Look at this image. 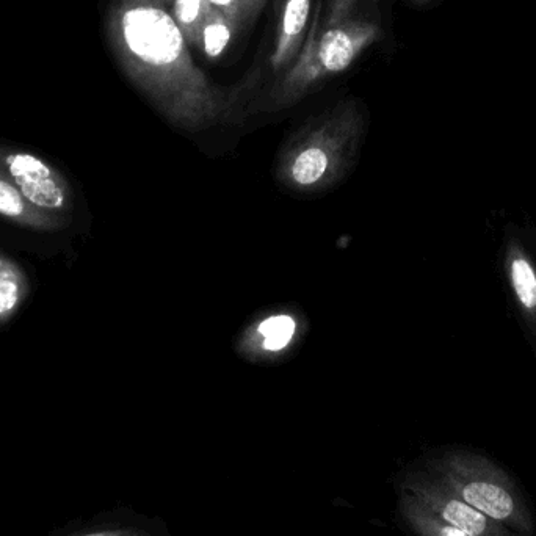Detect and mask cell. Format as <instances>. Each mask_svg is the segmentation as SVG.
I'll list each match as a JSON object with an SVG mask.
<instances>
[{
	"instance_id": "cell-12",
	"label": "cell",
	"mask_w": 536,
	"mask_h": 536,
	"mask_svg": "<svg viewBox=\"0 0 536 536\" xmlns=\"http://www.w3.org/2000/svg\"><path fill=\"white\" fill-rule=\"evenodd\" d=\"M26 295V279L21 270L7 259L0 258V320L15 314Z\"/></svg>"
},
{
	"instance_id": "cell-16",
	"label": "cell",
	"mask_w": 536,
	"mask_h": 536,
	"mask_svg": "<svg viewBox=\"0 0 536 536\" xmlns=\"http://www.w3.org/2000/svg\"><path fill=\"white\" fill-rule=\"evenodd\" d=\"M242 4V13L243 11H254L259 5L262 4V0H240Z\"/></svg>"
},
{
	"instance_id": "cell-1",
	"label": "cell",
	"mask_w": 536,
	"mask_h": 536,
	"mask_svg": "<svg viewBox=\"0 0 536 536\" xmlns=\"http://www.w3.org/2000/svg\"><path fill=\"white\" fill-rule=\"evenodd\" d=\"M126 51L149 95L174 124L198 131L229 115L232 104L196 68L181 29L165 8L138 2L121 16Z\"/></svg>"
},
{
	"instance_id": "cell-4",
	"label": "cell",
	"mask_w": 536,
	"mask_h": 536,
	"mask_svg": "<svg viewBox=\"0 0 536 536\" xmlns=\"http://www.w3.org/2000/svg\"><path fill=\"white\" fill-rule=\"evenodd\" d=\"M377 35V27L361 22L342 24L323 33L316 48L311 49L287 77L279 102L294 101L320 77L345 71Z\"/></svg>"
},
{
	"instance_id": "cell-5",
	"label": "cell",
	"mask_w": 536,
	"mask_h": 536,
	"mask_svg": "<svg viewBox=\"0 0 536 536\" xmlns=\"http://www.w3.org/2000/svg\"><path fill=\"white\" fill-rule=\"evenodd\" d=\"M402 489L413 494L442 521L449 522L450 526L457 527L468 536H522L463 502L431 475L410 477L405 480Z\"/></svg>"
},
{
	"instance_id": "cell-11",
	"label": "cell",
	"mask_w": 536,
	"mask_h": 536,
	"mask_svg": "<svg viewBox=\"0 0 536 536\" xmlns=\"http://www.w3.org/2000/svg\"><path fill=\"white\" fill-rule=\"evenodd\" d=\"M215 13L207 0H174L173 18L187 43L201 44V32Z\"/></svg>"
},
{
	"instance_id": "cell-15",
	"label": "cell",
	"mask_w": 536,
	"mask_h": 536,
	"mask_svg": "<svg viewBox=\"0 0 536 536\" xmlns=\"http://www.w3.org/2000/svg\"><path fill=\"white\" fill-rule=\"evenodd\" d=\"M214 11L225 16L229 22L236 21L242 15V4L240 0H207Z\"/></svg>"
},
{
	"instance_id": "cell-6",
	"label": "cell",
	"mask_w": 536,
	"mask_h": 536,
	"mask_svg": "<svg viewBox=\"0 0 536 536\" xmlns=\"http://www.w3.org/2000/svg\"><path fill=\"white\" fill-rule=\"evenodd\" d=\"M5 173L35 211L60 214L71 207L65 179L41 157L13 151L4 157Z\"/></svg>"
},
{
	"instance_id": "cell-13",
	"label": "cell",
	"mask_w": 536,
	"mask_h": 536,
	"mask_svg": "<svg viewBox=\"0 0 536 536\" xmlns=\"http://www.w3.org/2000/svg\"><path fill=\"white\" fill-rule=\"evenodd\" d=\"M32 211L35 209L29 206L15 182L5 174H0V217L21 223H32L35 221Z\"/></svg>"
},
{
	"instance_id": "cell-17",
	"label": "cell",
	"mask_w": 536,
	"mask_h": 536,
	"mask_svg": "<svg viewBox=\"0 0 536 536\" xmlns=\"http://www.w3.org/2000/svg\"><path fill=\"white\" fill-rule=\"evenodd\" d=\"M345 2L348 0H337L336 8H334V19H339L342 16V11H344Z\"/></svg>"
},
{
	"instance_id": "cell-10",
	"label": "cell",
	"mask_w": 536,
	"mask_h": 536,
	"mask_svg": "<svg viewBox=\"0 0 536 536\" xmlns=\"http://www.w3.org/2000/svg\"><path fill=\"white\" fill-rule=\"evenodd\" d=\"M400 513L417 536H468L450 526L449 522L442 521L405 489L400 494Z\"/></svg>"
},
{
	"instance_id": "cell-14",
	"label": "cell",
	"mask_w": 536,
	"mask_h": 536,
	"mask_svg": "<svg viewBox=\"0 0 536 536\" xmlns=\"http://www.w3.org/2000/svg\"><path fill=\"white\" fill-rule=\"evenodd\" d=\"M229 24H232V22H229L225 16L215 13L204 26L203 32H201V46H203V51L209 57H220L223 51L228 48L232 37V30Z\"/></svg>"
},
{
	"instance_id": "cell-7",
	"label": "cell",
	"mask_w": 536,
	"mask_h": 536,
	"mask_svg": "<svg viewBox=\"0 0 536 536\" xmlns=\"http://www.w3.org/2000/svg\"><path fill=\"white\" fill-rule=\"evenodd\" d=\"M303 330V320L292 309H276L251 323L240 337V355L254 363L272 361L286 355Z\"/></svg>"
},
{
	"instance_id": "cell-3",
	"label": "cell",
	"mask_w": 536,
	"mask_h": 536,
	"mask_svg": "<svg viewBox=\"0 0 536 536\" xmlns=\"http://www.w3.org/2000/svg\"><path fill=\"white\" fill-rule=\"evenodd\" d=\"M430 469L431 477L466 504L519 535H535V518L526 499L494 461L469 450H449L430 463Z\"/></svg>"
},
{
	"instance_id": "cell-2",
	"label": "cell",
	"mask_w": 536,
	"mask_h": 536,
	"mask_svg": "<svg viewBox=\"0 0 536 536\" xmlns=\"http://www.w3.org/2000/svg\"><path fill=\"white\" fill-rule=\"evenodd\" d=\"M363 121L342 109L295 134L276 162V179L292 195L316 196L344 181L358 160Z\"/></svg>"
},
{
	"instance_id": "cell-9",
	"label": "cell",
	"mask_w": 536,
	"mask_h": 536,
	"mask_svg": "<svg viewBox=\"0 0 536 536\" xmlns=\"http://www.w3.org/2000/svg\"><path fill=\"white\" fill-rule=\"evenodd\" d=\"M309 11H311V0H286L278 46L272 58L273 65H284L287 57L295 51V46L308 24Z\"/></svg>"
},
{
	"instance_id": "cell-18",
	"label": "cell",
	"mask_w": 536,
	"mask_h": 536,
	"mask_svg": "<svg viewBox=\"0 0 536 536\" xmlns=\"http://www.w3.org/2000/svg\"><path fill=\"white\" fill-rule=\"evenodd\" d=\"M414 2H419V4H424V2H427V0H414Z\"/></svg>"
},
{
	"instance_id": "cell-8",
	"label": "cell",
	"mask_w": 536,
	"mask_h": 536,
	"mask_svg": "<svg viewBox=\"0 0 536 536\" xmlns=\"http://www.w3.org/2000/svg\"><path fill=\"white\" fill-rule=\"evenodd\" d=\"M508 281L521 306L524 316L529 319L530 326L536 330V268L532 259L519 242L508 243L507 258Z\"/></svg>"
}]
</instances>
